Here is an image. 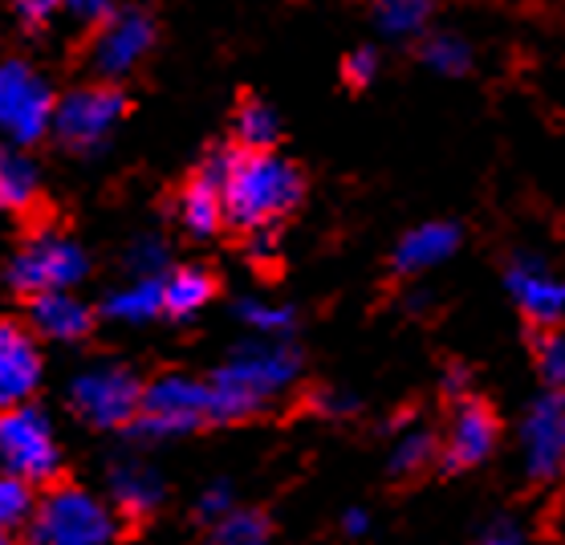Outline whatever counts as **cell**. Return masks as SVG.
Instances as JSON below:
<instances>
[{"label":"cell","mask_w":565,"mask_h":545,"mask_svg":"<svg viewBox=\"0 0 565 545\" xmlns=\"http://www.w3.org/2000/svg\"><path fill=\"white\" fill-rule=\"evenodd\" d=\"M484 545H516V542H513V537H509V533H504V530H497Z\"/></svg>","instance_id":"e575fe53"},{"label":"cell","mask_w":565,"mask_h":545,"mask_svg":"<svg viewBox=\"0 0 565 545\" xmlns=\"http://www.w3.org/2000/svg\"><path fill=\"white\" fill-rule=\"evenodd\" d=\"M207 545H269V517L253 509H236L212 525Z\"/></svg>","instance_id":"484cf974"},{"label":"cell","mask_w":565,"mask_h":545,"mask_svg":"<svg viewBox=\"0 0 565 545\" xmlns=\"http://www.w3.org/2000/svg\"><path fill=\"white\" fill-rule=\"evenodd\" d=\"M415 57H419L431 74H439V78H463V74H472V65H476L472 41L463 38V33H451V29H431V33H424Z\"/></svg>","instance_id":"44dd1931"},{"label":"cell","mask_w":565,"mask_h":545,"mask_svg":"<svg viewBox=\"0 0 565 545\" xmlns=\"http://www.w3.org/2000/svg\"><path fill=\"white\" fill-rule=\"evenodd\" d=\"M127 265L135 277H163L168 245H163L159 236H142V241H135V248L127 253Z\"/></svg>","instance_id":"f546056e"},{"label":"cell","mask_w":565,"mask_h":545,"mask_svg":"<svg viewBox=\"0 0 565 545\" xmlns=\"http://www.w3.org/2000/svg\"><path fill=\"white\" fill-rule=\"evenodd\" d=\"M200 513H204V517H216V521L228 517V489H224V484H216V489L200 501Z\"/></svg>","instance_id":"836d02e7"},{"label":"cell","mask_w":565,"mask_h":545,"mask_svg":"<svg viewBox=\"0 0 565 545\" xmlns=\"http://www.w3.org/2000/svg\"><path fill=\"white\" fill-rule=\"evenodd\" d=\"M33 545H110L118 537L115 509H106L77 484H57L29 517Z\"/></svg>","instance_id":"3957f363"},{"label":"cell","mask_w":565,"mask_h":545,"mask_svg":"<svg viewBox=\"0 0 565 545\" xmlns=\"http://www.w3.org/2000/svg\"><path fill=\"white\" fill-rule=\"evenodd\" d=\"M106 318L115 322H151L163 313V277H135L130 286L115 289L103 306Z\"/></svg>","instance_id":"603a6c76"},{"label":"cell","mask_w":565,"mask_h":545,"mask_svg":"<svg viewBox=\"0 0 565 545\" xmlns=\"http://www.w3.org/2000/svg\"><path fill=\"white\" fill-rule=\"evenodd\" d=\"M504 289L525 325H565V281L537 253H513L504 265Z\"/></svg>","instance_id":"7c38bea8"},{"label":"cell","mask_w":565,"mask_h":545,"mask_svg":"<svg viewBox=\"0 0 565 545\" xmlns=\"http://www.w3.org/2000/svg\"><path fill=\"white\" fill-rule=\"evenodd\" d=\"M41 383V351L17 322H0V412L29 403Z\"/></svg>","instance_id":"5bb4252c"},{"label":"cell","mask_w":565,"mask_h":545,"mask_svg":"<svg viewBox=\"0 0 565 545\" xmlns=\"http://www.w3.org/2000/svg\"><path fill=\"white\" fill-rule=\"evenodd\" d=\"M62 9H70L86 25H103L106 17L115 13V0H62Z\"/></svg>","instance_id":"1f68e13d"},{"label":"cell","mask_w":565,"mask_h":545,"mask_svg":"<svg viewBox=\"0 0 565 545\" xmlns=\"http://www.w3.org/2000/svg\"><path fill=\"white\" fill-rule=\"evenodd\" d=\"M41 195V171L21 147H0V212H29Z\"/></svg>","instance_id":"ac0fdd59"},{"label":"cell","mask_w":565,"mask_h":545,"mask_svg":"<svg viewBox=\"0 0 565 545\" xmlns=\"http://www.w3.org/2000/svg\"><path fill=\"white\" fill-rule=\"evenodd\" d=\"M501 412L480 395H460L456 399V416L448 424V436L439 440V460L448 472H468V468L484 464L497 444H501Z\"/></svg>","instance_id":"8fae6325"},{"label":"cell","mask_w":565,"mask_h":545,"mask_svg":"<svg viewBox=\"0 0 565 545\" xmlns=\"http://www.w3.org/2000/svg\"><path fill=\"white\" fill-rule=\"evenodd\" d=\"M301 371L294 346H245L220 366L207 391H212V424H241V419L257 416L260 407L285 391Z\"/></svg>","instance_id":"7a4b0ae2"},{"label":"cell","mask_w":565,"mask_h":545,"mask_svg":"<svg viewBox=\"0 0 565 545\" xmlns=\"http://www.w3.org/2000/svg\"><path fill=\"white\" fill-rule=\"evenodd\" d=\"M236 143L216 147L204 163L192 171V180L180 192V221L192 236H216L224 228V175L232 168Z\"/></svg>","instance_id":"4fadbf2b"},{"label":"cell","mask_w":565,"mask_h":545,"mask_svg":"<svg viewBox=\"0 0 565 545\" xmlns=\"http://www.w3.org/2000/svg\"><path fill=\"white\" fill-rule=\"evenodd\" d=\"M379 70H383V57L374 45H362V50L347 53V62H342V78H347L350 90H366L374 78H379Z\"/></svg>","instance_id":"4dcf8cb0"},{"label":"cell","mask_w":565,"mask_h":545,"mask_svg":"<svg viewBox=\"0 0 565 545\" xmlns=\"http://www.w3.org/2000/svg\"><path fill=\"white\" fill-rule=\"evenodd\" d=\"M0 460L9 468V477H21L25 484H45L57 477L62 452H57L50 419L38 407L21 403L0 412Z\"/></svg>","instance_id":"52a82bcc"},{"label":"cell","mask_w":565,"mask_h":545,"mask_svg":"<svg viewBox=\"0 0 565 545\" xmlns=\"http://www.w3.org/2000/svg\"><path fill=\"white\" fill-rule=\"evenodd\" d=\"M212 424V391L200 378L163 375L142 387L139 416L130 424L135 440H168L183 431L207 428Z\"/></svg>","instance_id":"277c9868"},{"label":"cell","mask_w":565,"mask_h":545,"mask_svg":"<svg viewBox=\"0 0 565 545\" xmlns=\"http://www.w3.org/2000/svg\"><path fill=\"white\" fill-rule=\"evenodd\" d=\"M13 9L25 25H45V21L62 9V0H13Z\"/></svg>","instance_id":"d6a6232c"},{"label":"cell","mask_w":565,"mask_h":545,"mask_svg":"<svg viewBox=\"0 0 565 545\" xmlns=\"http://www.w3.org/2000/svg\"><path fill=\"white\" fill-rule=\"evenodd\" d=\"M70 399H74L77 416L94 424V428H130L135 416H139L142 383L130 366L98 363L74 378Z\"/></svg>","instance_id":"9c48e42d"},{"label":"cell","mask_w":565,"mask_h":545,"mask_svg":"<svg viewBox=\"0 0 565 545\" xmlns=\"http://www.w3.org/2000/svg\"><path fill=\"white\" fill-rule=\"evenodd\" d=\"M306 200V171L277 151H241L224 175V224L241 233H265Z\"/></svg>","instance_id":"6da1fadb"},{"label":"cell","mask_w":565,"mask_h":545,"mask_svg":"<svg viewBox=\"0 0 565 545\" xmlns=\"http://www.w3.org/2000/svg\"><path fill=\"white\" fill-rule=\"evenodd\" d=\"M53 98L50 82L25 62H0V135L13 147L41 143L53 130Z\"/></svg>","instance_id":"5b68a950"},{"label":"cell","mask_w":565,"mask_h":545,"mask_svg":"<svg viewBox=\"0 0 565 545\" xmlns=\"http://www.w3.org/2000/svg\"><path fill=\"white\" fill-rule=\"evenodd\" d=\"M463 245V228L456 221H424L415 224L412 233H403L395 245V272L398 277H419V272L436 269L444 260H451Z\"/></svg>","instance_id":"9a60e30c"},{"label":"cell","mask_w":565,"mask_h":545,"mask_svg":"<svg viewBox=\"0 0 565 545\" xmlns=\"http://www.w3.org/2000/svg\"><path fill=\"white\" fill-rule=\"evenodd\" d=\"M90 260L70 236H33L9 265V286L17 293L41 298V293H70L86 277Z\"/></svg>","instance_id":"ba28073f"},{"label":"cell","mask_w":565,"mask_h":545,"mask_svg":"<svg viewBox=\"0 0 565 545\" xmlns=\"http://www.w3.org/2000/svg\"><path fill=\"white\" fill-rule=\"evenodd\" d=\"M529 460H533V484H545L565 468V391H545L529 416Z\"/></svg>","instance_id":"2e32d148"},{"label":"cell","mask_w":565,"mask_h":545,"mask_svg":"<svg viewBox=\"0 0 565 545\" xmlns=\"http://www.w3.org/2000/svg\"><path fill=\"white\" fill-rule=\"evenodd\" d=\"M33 484H25L21 477H0V533L17 530L33 517Z\"/></svg>","instance_id":"4316f807"},{"label":"cell","mask_w":565,"mask_h":545,"mask_svg":"<svg viewBox=\"0 0 565 545\" xmlns=\"http://www.w3.org/2000/svg\"><path fill=\"white\" fill-rule=\"evenodd\" d=\"M236 313H241V322H248L257 334H289L294 330V310H285V306H265L257 298H245L236 301Z\"/></svg>","instance_id":"f1b7e54d"},{"label":"cell","mask_w":565,"mask_h":545,"mask_svg":"<svg viewBox=\"0 0 565 545\" xmlns=\"http://www.w3.org/2000/svg\"><path fill=\"white\" fill-rule=\"evenodd\" d=\"M525 342L545 391H565V325H525Z\"/></svg>","instance_id":"d4e9b609"},{"label":"cell","mask_w":565,"mask_h":545,"mask_svg":"<svg viewBox=\"0 0 565 545\" xmlns=\"http://www.w3.org/2000/svg\"><path fill=\"white\" fill-rule=\"evenodd\" d=\"M159 25L147 9H115L103 25L94 29L90 41V70L103 82L127 78L130 70L154 50Z\"/></svg>","instance_id":"30bf717a"},{"label":"cell","mask_w":565,"mask_h":545,"mask_svg":"<svg viewBox=\"0 0 565 545\" xmlns=\"http://www.w3.org/2000/svg\"><path fill=\"white\" fill-rule=\"evenodd\" d=\"M110 496H115V509H122L127 517H147L159 501H163V484L147 464H115L110 472Z\"/></svg>","instance_id":"ffe728a7"},{"label":"cell","mask_w":565,"mask_h":545,"mask_svg":"<svg viewBox=\"0 0 565 545\" xmlns=\"http://www.w3.org/2000/svg\"><path fill=\"white\" fill-rule=\"evenodd\" d=\"M216 298V272L204 265H183L163 272V313L168 318H192Z\"/></svg>","instance_id":"d6986e66"},{"label":"cell","mask_w":565,"mask_h":545,"mask_svg":"<svg viewBox=\"0 0 565 545\" xmlns=\"http://www.w3.org/2000/svg\"><path fill=\"white\" fill-rule=\"evenodd\" d=\"M33 325H38L45 338L77 342V338L90 334L94 313H90V306L77 301L74 293H41V298H33Z\"/></svg>","instance_id":"e0dca14e"},{"label":"cell","mask_w":565,"mask_h":545,"mask_svg":"<svg viewBox=\"0 0 565 545\" xmlns=\"http://www.w3.org/2000/svg\"><path fill=\"white\" fill-rule=\"evenodd\" d=\"M127 94L118 90L115 82L77 86L53 110V135L70 151H98L118 130V122L127 118Z\"/></svg>","instance_id":"8992f818"},{"label":"cell","mask_w":565,"mask_h":545,"mask_svg":"<svg viewBox=\"0 0 565 545\" xmlns=\"http://www.w3.org/2000/svg\"><path fill=\"white\" fill-rule=\"evenodd\" d=\"M439 0H374V25L391 41H419L431 33Z\"/></svg>","instance_id":"7402d4cb"},{"label":"cell","mask_w":565,"mask_h":545,"mask_svg":"<svg viewBox=\"0 0 565 545\" xmlns=\"http://www.w3.org/2000/svg\"><path fill=\"white\" fill-rule=\"evenodd\" d=\"M439 456V440L436 436H427V431H415L407 440L395 448V460H391V472L395 477H419L431 460Z\"/></svg>","instance_id":"83f0119b"},{"label":"cell","mask_w":565,"mask_h":545,"mask_svg":"<svg viewBox=\"0 0 565 545\" xmlns=\"http://www.w3.org/2000/svg\"><path fill=\"white\" fill-rule=\"evenodd\" d=\"M232 130L241 151H273L281 139V115L265 98H245L232 115Z\"/></svg>","instance_id":"cb8c5ba5"},{"label":"cell","mask_w":565,"mask_h":545,"mask_svg":"<svg viewBox=\"0 0 565 545\" xmlns=\"http://www.w3.org/2000/svg\"><path fill=\"white\" fill-rule=\"evenodd\" d=\"M0 545H9V537H4V533H0Z\"/></svg>","instance_id":"d590c367"}]
</instances>
